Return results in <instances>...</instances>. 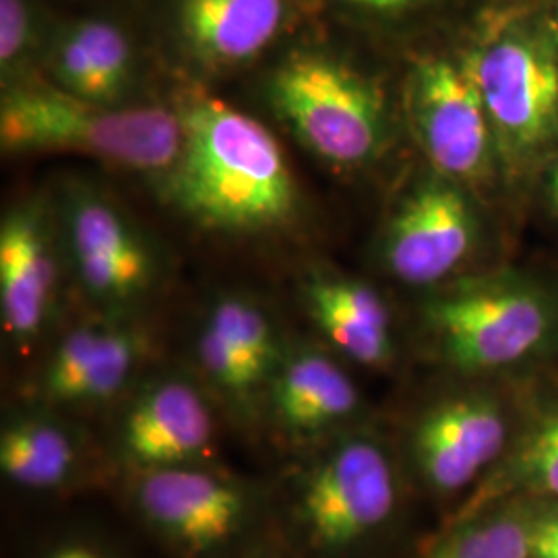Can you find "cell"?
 <instances>
[{
    "instance_id": "obj_15",
    "label": "cell",
    "mask_w": 558,
    "mask_h": 558,
    "mask_svg": "<svg viewBox=\"0 0 558 558\" xmlns=\"http://www.w3.org/2000/svg\"><path fill=\"white\" fill-rule=\"evenodd\" d=\"M57 265L40 216L17 209L0 228V315L7 336L29 343L44 329L54 296Z\"/></svg>"
},
{
    "instance_id": "obj_17",
    "label": "cell",
    "mask_w": 558,
    "mask_h": 558,
    "mask_svg": "<svg viewBox=\"0 0 558 558\" xmlns=\"http://www.w3.org/2000/svg\"><path fill=\"white\" fill-rule=\"evenodd\" d=\"M283 0H182L180 29L205 64L234 66L259 57L281 29Z\"/></svg>"
},
{
    "instance_id": "obj_9",
    "label": "cell",
    "mask_w": 558,
    "mask_h": 558,
    "mask_svg": "<svg viewBox=\"0 0 558 558\" xmlns=\"http://www.w3.org/2000/svg\"><path fill=\"white\" fill-rule=\"evenodd\" d=\"M216 424L197 387L161 379L143 389L120 420L117 447L137 472L201 465L211 453Z\"/></svg>"
},
{
    "instance_id": "obj_11",
    "label": "cell",
    "mask_w": 558,
    "mask_h": 558,
    "mask_svg": "<svg viewBox=\"0 0 558 558\" xmlns=\"http://www.w3.org/2000/svg\"><path fill=\"white\" fill-rule=\"evenodd\" d=\"M474 240L468 201L447 184H426L391 221L385 259L396 278L424 286L449 276Z\"/></svg>"
},
{
    "instance_id": "obj_24",
    "label": "cell",
    "mask_w": 558,
    "mask_h": 558,
    "mask_svg": "<svg viewBox=\"0 0 558 558\" xmlns=\"http://www.w3.org/2000/svg\"><path fill=\"white\" fill-rule=\"evenodd\" d=\"M530 544L532 558H558V513L532 523Z\"/></svg>"
},
{
    "instance_id": "obj_28",
    "label": "cell",
    "mask_w": 558,
    "mask_h": 558,
    "mask_svg": "<svg viewBox=\"0 0 558 558\" xmlns=\"http://www.w3.org/2000/svg\"><path fill=\"white\" fill-rule=\"evenodd\" d=\"M557 168H558V163H557Z\"/></svg>"
},
{
    "instance_id": "obj_13",
    "label": "cell",
    "mask_w": 558,
    "mask_h": 558,
    "mask_svg": "<svg viewBox=\"0 0 558 558\" xmlns=\"http://www.w3.org/2000/svg\"><path fill=\"white\" fill-rule=\"evenodd\" d=\"M209 380L236 403H246L278 371V341L271 320L242 296L218 300L197 341Z\"/></svg>"
},
{
    "instance_id": "obj_12",
    "label": "cell",
    "mask_w": 558,
    "mask_h": 558,
    "mask_svg": "<svg viewBox=\"0 0 558 558\" xmlns=\"http://www.w3.org/2000/svg\"><path fill=\"white\" fill-rule=\"evenodd\" d=\"M507 424L486 399L442 401L420 420L412 451L420 474L439 493H456L499 458Z\"/></svg>"
},
{
    "instance_id": "obj_4",
    "label": "cell",
    "mask_w": 558,
    "mask_h": 558,
    "mask_svg": "<svg viewBox=\"0 0 558 558\" xmlns=\"http://www.w3.org/2000/svg\"><path fill=\"white\" fill-rule=\"evenodd\" d=\"M398 500L396 472L379 440L348 435L300 474L294 515L319 553H343L373 536Z\"/></svg>"
},
{
    "instance_id": "obj_23",
    "label": "cell",
    "mask_w": 558,
    "mask_h": 558,
    "mask_svg": "<svg viewBox=\"0 0 558 558\" xmlns=\"http://www.w3.org/2000/svg\"><path fill=\"white\" fill-rule=\"evenodd\" d=\"M29 11L23 0H0V64L2 73L20 62L29 44Z\"/></svg>"
},
{
    "instance_id": "obj_26",
    "label": "cell",
    "mask_w": 558,
    "mask_h": 558,
    "mask_svg": "<svg viewBox=\"0 0 558 558\" xmlns=\"http://www.w3.org/2000/svg\"><path fill=\"white\" fill-rule=\"evenodd\" d=\"M352 2H359V4L371 7V9H383V11H389V9H401V7H408V4H412L414 0H352Z\"/></svg>"
},
{
    "instance_id": "obj_18",
    "label": "cell",
    "mask_w": 558,
    "mask_h": 558,
    "mask_svg": "<svg viewBox=\"0 0 558 558\" xmlns=\"http://www.w3.org/2000/svg\"><path fill=\"white\" fill-rule=\"evenodd\" d=\"M306 306L327 339L345 356L377 366L391 356V319L379 294L354 279H311Z\"/></svg>"
},
{
    "instance_id": "obj_7",
    "label": "cell",
    "mask_w": 558,
    "mask_h": 558,
    "mask_svg": "<svg viewBox=\"0 0 558 558\" xmlns=\"http://www.w3.org/2000/svg\"><path fill=\"white\" fill-rule=\"evenodd\" d=\"M451 362L490 371L534 352L548 333L546 304L521 288H486L440 299L428 306Z\"/></svg>"
},
{
    "instance_id": "obj_27",
    "label": "cell",
    "mask_w": 558,
    "mask_h": 558,
    "mask_svg": "<svg viewBox=\"0 0 558 558\" xmlns=\"http://www.w3.org/2000/svg\"><path fill=\"white\" fill-rule=\"evenodd\" d=\"M550 191H553V199L558 205V168L553 170V177H550Z\"/></svg>"
},
{
    "instance_id": "obj_20",
    "label": "cell",
    "mask_w": 558,
    "mask_h": 558,
    "mask_svg": "<svg viewBox=\"0 0 558 558\" xmlns=\"http://www.w3.org/2000/svg\"><path fill=\"white\" fill-rule=\"evenodd\" d=\"M81 445L59 420L20 416L0 433V472L25 490H59L80 474Z\"/></svg>"
},
{
    "instance_id": "obj_16",
    "label": "cell",
    "mask_w": 558,
    "mask_h": 558,
    "mask_svg": "<svg viewBox=\"0 0 558 558\" xmlns=\"http://www.w3.org/2000/svg\"><path fill=\"white\" fill-rule=\"evenodd\" d=\"M269 383L274 416L299 439L320 437L359 412L356 385L333 360L315 350L283 360Z\"/></svg>"
},
{
    "instance_id": "obj_21",
    "label": "cell",
    "mask_w": 558,
    "mask_h": 558,
    "mask_svg": "<svg viewBox=\"0 0 558 558\" xmlns=\"http://www.w3.org/2000/svg\"><path fill=\"white\" fill-rule=\"evenodd\" d=\"M530 527L511 515L480 519L456 530L426 558H532Z\"/></svg>"
},
{
    "instance_id": "obj_5",
    "label": "cell",
    "mask_w": 558,
    "mask_h": 558,
    "mask_svg": "<svg viewBox=\"0 0 558 558\" xmlns=\"http://www.w3.org/2000/svg\"><path fill=\"white\" fill-rule=\"evenodd\" d=\"M133 505L161 538L195 557L228 548L244 532L253 511L239 482L203 463L137 472Z\"/></svg>"
},
{
    "instance_id": "obj_10",
    "label": "cell",
    "mask_w": 558,
    "mask_h": 558,
    "mask_svg": "<svg viewBox=\"0 0 558 558\" xmlns=\"http://www.w3.org/2000/svg\"><path fill=\"white\" fill-rule=\"evenodd\" d=\"M66 240L83 288L94 299L124 304L154 278V260L137 230L108 201L80 191L66 203Z\"/></svg>"
},
{
    "instance_id": "obj_22",
    "label": "cell",
    "mask_w": 558,
    "mask_h": 558,
    "mask_svg": "<svg viewBox=\"0 0 558 558\" xmlns=\"http://www.w3.org/2000/svg\"><path fill=\"white\" fill-rule=\"evenodd\" d=\"M513 480L538 495L558 499V416L536 428L513 461Z\"/></svg>"
},
{
    "instance_id": "obj_19",
    "label": "cell",
    "mask_w": 558,
    "mask_h": 558,
    "mask_svg": "<svg viewBox=\"0 0 558 558\" xmlns=\"http://www.w3.org/2000/svg\"><path fill=\"white\" fill-rule=\"evenodd\" d=\"M52 73L60 89L73 96L114 104L133 77L131 44L108 21H83L59 41Z\"/></svg>"
},
{
    "instance_id": "obj_14",
    "label": "cell",
    "mask_w": 558,
    "mask_h": 558,
    "mask_svg": "<svg viewBox=\"0 0 558 558\" xmlns=\"http://www.w3.org/2000/svg\"><path fill=\"white\" fill-rule=\"evenodd\" d=\"M143 339L126 325L92 323L71 331L48 360L41 391L57 403L114 398L135 373Z\"/></svg>"
},
{
    "instance_id": "obj_8",
    "label": "cell",
    "mask_w": 558,
    "mask_h": 558,
    "mask_svg": "<svg viewBox=\"0 0 558 558\" xmlns=\"http://www.w3.org/2000/svg\"><path fill=\"white\" fill-rule=\"evenodd\" d=\"M410 104L426 156L440 172L456 179L478 177L493 126L468 64L422 60L412 75Z\"/></svg>"
},
{
    "instance_id": "obj_6",
    "label": "cell",
    "mask_w": 558,
    "mask_h": 558,
    "mask_svg": "<svg viewBox=\"0 0 558 558\" xmlns=\"http://www.w3.org/2000/svg\"><path fill=\"white\" fill-rule=\"evenodd\" d=\"M465 64L502 147L530 151L558 124V60L544 41L502 36L478 48Z\"/></svg>"
},
{
    "instance_id": "obj_25",
    "label": "cell",
    "mask_w": 558,
    "mask_h": 558,
    "mask_svg": "<svg viewBox=\"0 0 558 558\" xmlns=\"http://www.w3.org/2000/svg\"><path fill=\"white\" fill-rule=\"evenodd\" d=\"M44 558H110L100 546L83 539H66L52 546Z\"/></svg>"
},
{
    "instance_id": "obj_2",
    "label": "cell",
    "mask_w": 558,
    "mask_h": 558,
    "mask_svg": "<svg viewBox=\"0 0 558 558\" xmlns=\"http://www.w3.org/2000/svg\"><path fill=\"white\" fill-rule=\"evenodd\" d=\"M4 151H73L166 179L182 151L177 110L114 108L60 87L17 85L0 101Z\"/></svg>"
},
{
    "instance_id": "obj_1",
    "label": "cell",
    "mask_w": 558,
    "mask_h": 558,
    "mask_svg": "<svg viewBox=\"0 0 558 558\" xmlns=\"http://www.w3.org/2000/svg\"><path fill=\"white\" fill-rule=\"evenodd\" d=\"M182 151L163 189L189 218L221 232H265L296 214V184L276 137L230 104L189 89L174 108Z\"/></svg>"
},
{
    "instance_id": "obj_3",
    "label": "cell",
    "mask_w": 558,
    "mask_h": 558,
    "mask_svg": "<svg viewBox=\"0 0 558 558\" xmlns=\"http://www.w3.org/2000/svg\"><path fill=\"white\" fill-rule=\"evenodd\" d=\"M279 119L320 160L360 166L385 137L380 92L341 60L296 52L274 71L267 87Z\"/></svg>"
}]
</instances>
